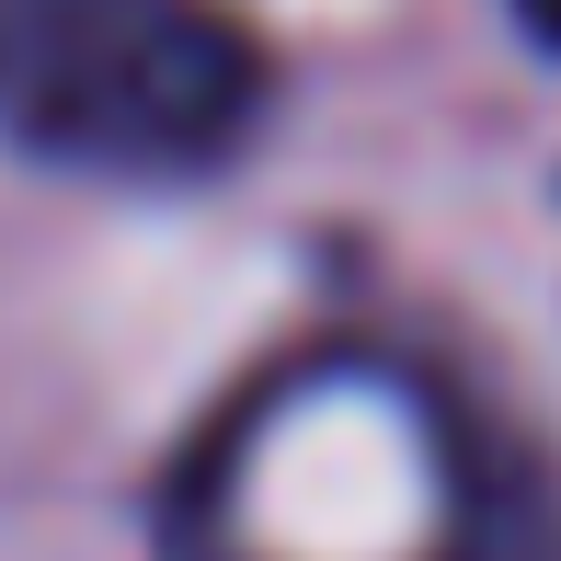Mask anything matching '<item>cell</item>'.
Masks as SVG:
<instances>
[{
    "label": "cell",
    "instance_id": "1",
    "mask_svg": "<svg viewBox=\"0 0 561 561\" xmlns=\"http://www.w3.org/2000/svg\"><path fill=\"white\" fill-rule=\"evenodd\" d=\"M264 115V58L218 0H0V138L104 184L218 172Z\"/></svg>",
    "mask_w": 561,
    "mask_h": 561
}]
</instances>
